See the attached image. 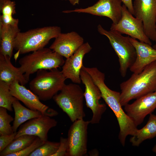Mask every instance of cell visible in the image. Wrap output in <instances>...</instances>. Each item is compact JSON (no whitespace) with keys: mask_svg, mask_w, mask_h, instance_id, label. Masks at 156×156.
<instances>
[{"mask_svg":"<svg viewBox=\"0 0 156 156\" xmlns=\"http://www.w3.org/2000/svg\"><path fill=\"white\" fill-rule=\"evenodd\" d=\"M120 103L122 106L148 93L156 91V60L140 73H134L120 85Z\"/></svg>","mask_w":156,"mask_h":156,"instance_id":"cell-1","label":"cell"},{"mask_svg":"<svg viewBox=\"0 0 156 156\" xmlns=\"http://www.w3.org/2000/svg\"><path fill=\"white\" fill-rule=\"evenodd\" d=\"M60 27L49 26L19 32L14 42V49L18 55L33 52L44 48L52 39L61 33Z\"/></svg>","mask_w":156,"mask_h":156,"instance_id":"cell-2","label":"cell"},{"mask_svg":"<svg viewBox=\"0 0 156 156\" xmlns=\"http://www.w3.org/2000/svg\"><path fill=\"white\" fill-rule=\"evenodd\" d=\"M63 57L49 48H44L21 58L18 61L21 72L28 80L29 76L41 70L57 69L62 66Z\"/></svg>","mask_w":156,"mask_h":156,"instance_id":"cell-3","label":"cell"},{"mask_svg":"<svg viewBox=\"0 0 156 156\" xmlns=\"http://www.w3.org/2000/svg\"><path fill=\"white\" fill-rule=\"evenodd\" d=\"M38 71L29 83L31 90L41 101H47L62 90L66 79L62 71L57 69Z\"/></svg>","mask_w":156,"mask_h":156,"instance_id":"cell-4","label":"cell"},{"mask_svg":"<svg viewBox=\"0 0 156 156\" xmlns=\"http://www.w3.org/2000/svg\"><path fill=\"white\" fill-rule=\"evenodd\" d=\"M84 92L77 84H65L53 99L73 122L85 116L84 110Z\"/></svg>","mask_w":156,"mask_h":156,"instance_id":"cell-5","label":"cell"},{"mask_svg":"<svg viewBox=\"0 0 156 156\" xmlns=\"http://www.w3.org/2000/svg\"><path fill=\"white\" fill-rule=\"evenodd\" d=\"M97 30L109 39L118 57L120 74L122 77H125L136 57L135 49L129 40V36H123L116 31L106 30L100 24L97 26Z\"/></svg>","mask_w":156,"mask_h":156,"instance_id":"cell-6","label":"cell"},{"mask_svg":"<svg viewBox=\"0 0 156 156\" xmlns=\"http://www.w3.org/2000/svg\"><path fill=\"white\" fill-rule=\"evenodd\" d=\"M80 77L85 86L84 96L86 105L92 113L90 122L92 124L99 123L106 109V105L100 103L102 98L101 92L91 76L83 67L81 70Z\"/></svg>","mask_w":156,"mask_h":156,"instance_id":"cell-7","label":"cell"},{"mask_svg":"<svg viewBox=\"0 0 156 156\" xmlns=\"http://www.w3.org/2000/svg\"><path fill=\"white\" fill-rule=\"evenodd\" d=\"M110 29L127 35L140 42L152 45L151 40L145 34L142 21L134 17L123 4L121 18L117 23L112 24Z\"/></svg>","mask_w":156,"mask_h":156,"instance_id":"cell-8","label":"cell"},{"mask_svg":"<svg viewBox=\"0 0 156 156\" xmlns=\"http://www.w3.org/2000/svg\"><path fill=\"white\" fill-rule=\"evenodd\" d=\"M90 121L77 120L70 127L68 134V156H83L87 151L88 128Z\"/></svg>","mask_w":156,"mask_h":156,"instance_id":"cell-9","label":"cell"},{"mask_svg":"<svg viewBox=\"0 0 156 156\" xmlns=\"http://www.w3.org/2000/svg\"><path fill=\"white\" fill-rule=\"evenodd\" d=\"M134 16L143 23L145 33L156 43V0H134Z\"/></svg>","mask_w":156,"mask_h":156,"instance_id":"cell-10","label":"cell"},{"mask_svg":"<svg viewBox=\"0 0 156 156\" xmlns=\"http://www.w3.org/2000/svg\"><path fill=\"white\" fill-rule=\"evenodd\" d=\"M121 0H99L93 5L85 8H76L64 11L65 13H86L109 18L112 23H117L122 15V5Z\"/></svg>","mask_w":156,"mask_h":156,"instance_id":"cell-11","label":"cell"},{"mask_svg":"<svg viewBox=\"0 0 156 156\" xmlns=\"http://www.w3.org/2000/svg\"><path fill=\"white\" fill-rule=\"evenodd\" d=\"M124 106L125 112L137 126L156 108V91L142 96Z\"/></svg>","mask_w":156,"mask_h":156,"instance_id":"cell-12","label":"cell"},{"mask_svg":"<svg viewBox=\"0 0 156 156\" xmlns=\"http://www.w3.org/2000/svg\"><path fill=\"white\" fill-rule=\"evenodd\" d=\"M57 121L46 114L29 120L22 125L17 132L16 138L24 135H34L44 141L47 140L48 133L52 128L56 126Z\"/></svg>","mask_w":156,"mask_h":156,"instance_id":"cell-13","label":"cell"},{"mask_svg":"<svg viewBox=\"0 0 156 156\" xmlns=\"http://www.w3.org/2000/svg\"><path fill=\"white\" fill-rule=\"evenodd\" d=\"M92 49L88 42L84 43L72 55L66 58L61 71L66 79H69L74 83H81L80 73L83 66V59Z\"/></svg>","mask_w":156,"mask_h":156,"instance_id":"cell-14","label":"cell"},{"mask_svg":"<svg viewBox=\"0 0 156 156\" xmlns=\"http://www.w3.org/2000/svg\"><path fill=\"white\" fill-rule=\"evenodd\" d=\"M83 38L77 32L72 31L60 33L56 38L49 48L67 58L84 43Z\"/></svg>","mask_w":156,"mask_h":156,"instance_id":"cell-15","label":"cell"},{"mask_svg":"<svg viewBox=\"0 0 156 156\" xmlns=\"http://www.w3.org/2000/svg\"><path fill=\"white\" fill-rule=\"evenodd\" d=\"M12 95L21 101L28 108L47 114L49 107L42 103L38 97L31 91L15 81L10 85Z\"/></svg>","mask_w":156,"mask_h":156,"instance_id":"cell-16","label":"cell"},{"mask_svg":"<svg viewBox=\"0 0 156 156\" xmlns=\"http://www.w3.org/2000/svg\"><path fill=\"white\" fill-rule=\"evenodd\" d=\"M129 39L136 53L135 60L129 69L133 73H138L148 64L156 60V49L148 44L130 37Z\"/></svg>","mask_w":156,"mask_h":156,"instance_id":"cell-17","label":"cell"},{"mask_svg":"<svg viewBox=\"0 0 156 156\" xmlns=\"http://www.w3.org/2000/svg\"><path fill=\"white\" fill-rule=\"evenodd\" d=\"M11 58L0 54V81L9 84L14 81L24 85L28 82L19 67H16L12 64Z\"/></svg>","mask_w":156,"mask_h":156,"instance_id":"cell-18","label":"cell"},{"mask_svg":"<svg viewBox=\"0 0 156 156\" xmlns=\"http://www.w3.org/2000/svg\"><path fill=\"white\" fill-rule=\"evenodd\" d=\"M20 31L18 25L0 24V54L11 58L15 40Z\"/></svg>","mask_w":156,"mask_h":156,"instance_id":"cell-19","label":"cell"},{"mask_svg":"<svg viewBox=\"0 0 156 156\" xmlns=\"http://www.w3.org/2000/svg\"><path fill=\"white\" fill-rule=\"evenodd\" d=\"M12 106L14 112V118L12 126L14 132H17L20 126L26 121L43 114L40 111L26 107L17 99L14 101Z\"/></svg>","mask_w":156,"mask_h":156,"instance_id":"cell-20","label":"cell"},{"mask_svg":"<svg viewBox=\"0 0 156 156\" xmlns=\"http://www.w3.org/2000/svg\"><path fill=\"white\" fill-rule=\"evenodd\" d=\"M156 137V115L150 114L146 124L141 129H138L130 141L132 146H138L144 140Z\"/></svg>","mask_w":156,"mask_h":156,"instance_id":"cell-21","label":"cell"},{"mask_svg":"<svg viewBox=\"0 0 156 156\" xmlns=\"http://www.w3.org/2000/svg\"><path fill=\"white\" fill-rule=\"evenodd\" d=\"M36 136L24 135L15 139L4 149L0 152V156L8 155L20 151L31 144Z\"/></svg>","mask_w":156,"mask_h":156,"instance_id":"cell-22","label":"cell"},{"mask_svg":"<svg viewBox=\"0 0 156 156\" xmlns=\"http://www.w3.org/2000/svg\"><path fill=\"white\" fill-rule=\"evenodd\" d=\"M10 85L0 81V107L5 108L11 112L12 111V104L17 99L11 94Z\"/></svg>","mask_w":156,"mask_h":156,"instance_id":"cell-23","label":"cell"},{"mask_svg":"<svg viewBox=\"0 0 156 156\" xmlns=\"http://www.w3.org/2000/svg\"><path fill=\"white\" fill-rule=\"evenodd\" d=\"M60 144V142L47 140L31 153L29 156H52L58 149Z\"/></svg>","mask_w":156,"mask_h":156,"instance_id":"cell-24","label":"cell"},{"mask_svg":"<svg viewBox=\"0 0 156 156\" xmlns=\"http://www.w3.org/2000/svg\"><path fill=\"white\" fill-rule=\"evenodd\" d=\"M14 118L7 112V109L0 107V135H10L14 132L10 123Z\"/></svg>","mask_w":156,"mask_h":156,"instance_id":"cell-25","label":"cell"},{"mask_svg":"<svg viewBox=\"0 0 156 156\" xmlns=\"http://www.w3.org/2000/svg\"><path fill=\"white\" fill-rule=\"evenodd\" d=\"M16 4L11 0H0V11L3 17L11 18L16 13Z\"/></svg>","mask_w":156,"mask_h":156,"instance_id":"cell-26","label":"cell"},{"mask_svg":"<svg viewBox=\"0 0 156 156\" xmlns=\"http://www.w3.org/2000/svg\"><path fill=\"white\" fill-rule=\"evenodd\" d=\"M45 141L36 137L33 142L29 145L20 151L10 154L8 156H29L31 153L42 145Z\"/></svg>","mask_w":156,"mask_h":156,"instance_id":"cell-27","label":"cell"},{"mask_svg":"<svg viewBox=\"0 0 156 156\" xmlns=\"http://www.w3.org/2000/svg\"><path fill=\"white\" fill-rule=\"evenodd\" d=\"M58 149L52 156H68V145L67 138L61 137Z\"/></svg>","mask_w":156,"mask_h":156,"instance_id":"cell-28","label":"cell"},{"mask_svg":"<svg viewBox=\"0 0 156 156\" xmlns=\"http://www.w3.org/2000/svg\"><path fill=\"white\" fill-rule=\"evenodd\" d=\"M17 132L10 135H1L0 136V152L4 149L15 138Z\"/></svg>","mask_w":156,"mask_h":156,"instance_id":"cell-29","label":"cell"},{"mask_svg":"<svg viewBox=\"0 0 156 156\" xmlns=\"http://www.w3.org/2000/svg\"><path fill=\"white\" fill-rule=\"evenodd\" d=\"M123 4L127 8L129 12L134 15V10L132 0H121Z\"/></svg>","mask_w":156,"mask_h":156,"instance_id":"cell-30","label":"cell"},{"mask_svg":"<svg viewBox=\"0 0 156 156\" xmlns=\"http://www.w3.org/2000/svg\"><path fill=\"white\" fill-rule=\"evenodd\" d=\"M68 0L73 5H75L78 4L79 3L80 0Z\"/></svg>","mask_w":156,"mask_h":156,"instance_id":"cell-31","label":"cell"},{"mask_svg":"<svg viewBox=\"0 0 156 156\" xmlns=\"http://www.w3.org/2000/svg\"><path fill=\"white\" fill-rule=\"evenodd\" d=\"M90 155L92 156H97L98 155L99 153L97 150H92L90 151Z\"/></svg>","mask_w":156,"mask_h":156,"instance_id":"cell-32","label":"cell"},{"mask_svg":"<svg viewBox=\"0 0 156 156\" xmlns=\"http://www.w3.org/2000/svg\"><path fill=\"white\" fill-rule=\"evenodd\" d=\"M153 151L155 153L156 155V144L154 146L152 149Z\"/></svg>","mask_w":156,"mask_h":156,"instance_id":"cell-33","label":"cell"},{"mask_svg":"<svg viewBox=\"0 0 156 156\" xmlns=\"http://www.w3.org/2000/svg\"><path fill=\"white\" fill-rule=\"evenodd\" d=\"M153 47L155 49H156V43L153 46Z\"/></svg>","mask_w":156,"mask_h":156,"instance_id":"cell-34","label":"cell"},{"mask_svg":"<svg viewBox=\"0 0 156 156\" xmlns=\"http://www.w3.org/2000/svg\"><path fill=\"white\" fill-rule=\"evenodd\" d=\"M155 27H156V21H155Z\"/></svg>","mask_w":156,"mask_h":156,"instance_id":"cell-35","label":"cell"}]
</instances>
